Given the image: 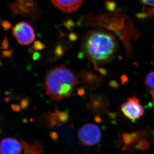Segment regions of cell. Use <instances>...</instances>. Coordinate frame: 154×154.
<instances>
[{"label": "cell", "mask_w": 154, "mask_h": 154, "mask_svg": "<svg viewBox=\"0 0 154 154\" xmlns=\"http://www.w3.org/2000/svg\"><path fill=\"white\" fill-rule=\"evenodd\" d=\"M144 4L149 6H154V0H141Z\"/></svg>", "instance_id": "13"}, {"label": "cell", "mask_w": 154, "mask_h": 154, "mask_svg": "<svg viewBox=\"0 0 154 154\" xmlns=\"http://www.w3.org/2000/svg\"><path fill=\"white\" fill-rule=\"evenodd\" d=\"M121 110L125 116L132 120L140 119L144 113L143 107L135 97L128 99L122 105Z\"/></svg>", "instance_id": "5"}, {"label": "cell", "mask_w": 154, "mask_h": 154, "mask_svg": "<svg viewBox=\"0 0 154 154\" xmlns=\"http://www.w3.org/2000/svg\"><path fill=\"white\" fill-rule=\"evenodd\" d=\"M52 4L63 12L71 13L77 11L84 0H51Z\"/></svg>", "instance_id": "7"}, {"label": "cell", "mask_w": 154, "mask_h": 154, "mask_svg": "<svg viewBox=\"0 0 154 154\" xmlns=\"http://www.w3.org/2000/svg\"><path fill=\"white\" fill-rule=\"evenodd\" d=\"M28 100L27 99H22L20 104V107L22 109H25L28 106Z\"/></svg>", "instance_id": "11"}, {"label": "cell", "mask_w": 154, "mask_h": 154, "mask_svg": "<svg viewBox=\"0 0 154 154\" xmlns=\"http://www.w3.org/2000/svg\"><path fill=\"white\" fill-rule=\"evenodd\" d=\"M44 45L39 41H36L34 42L33 48L36 50H41L44 48Z\"/></svg>", "instance_id": "10"}, {"label": "cell", "mask_w": 154, "mask_h": 154, "mask_svg": "<svg viewBox=\"0 0 154 154\" xmlns=\"http://www.w3.org/2000/svg\"><path fill=\"white\" fill-rule=\"evenodd\" d=\"M39 54L37 53H35V54H34V55H33V59H34V60H36L38 59V58L39 57Z\"/></svg>", "instance_id": "15"}, {"label": "cell", "mask_w": 154, "mask_h": 154, "mask_svg": "<svg viewBox=\"0 0 154 154\" xmlns=\"http://www.w3.org/2000/svg\"><path fill=\"white\" fill-rule=\"evenodd\" d=\"M63 53V51L62 48L61 47H58L56 49L55 54V55L57 57H60L62 55Z\"/></svg>", "instance_id": "12"}, {"label": "cell", "mask_w": 154, "mask_h": 154, "mask_svg": "<svg viewBox=\"0 0 154 154\" xmlns=\"http://www.w3.org/2000/svg\"><path fill=\"white\" fill-rule=\"evenodd\" d=\"M78 135L80 141L83 144L88 146L97 144L102 137L99 127L93 123H87L81 127Z\"/></svg>", "instance_id": "3"}, {"label": "cell", "mask_w": 154, "mask_h": 154, "mask_svg": "<svg viewBox=\"0 0 154 154\" xmlns=\"http://www.w3.org/2000/svg\"><path fill=\"white\" fill-rule=\"evenodd\" d=\"M79 83L73 72L62 66L51 69L45 78L43 87L45 93L54 101H59L70 96Z\"/></svg>", "instance_id": "1"}, {"label": "cell", "mask_w": 154, "mask_h": 154, "mask_svg": "<svg viewBox=\"0 0 154 154\" xmlns=\"http://www.w3.org/2000/svg\"><path fill=\"white\" fill-rule=\"evenodd\" d=\"M146 83L149 88L154 90V72H151L147 75Z\"/></svg>", "instance_id": "9"}, {"label": "cell", "mask_w": 154, "mask_h": 154, "mask_svg": "<svg viewBox=\"0 0 154 154\" xmlns=\"http://www.w3.org/2000/svg\"><path fill=\"white\" fill-rule=\"evenodd\" d=\"M23 143L14 138H6L0 142V154H21Z\"/></svg>", "instance_id": "6"}, {"label": "cell", "mask_w": 154, "mask_h": 154, "mask_svg": "<svg viewBox=\"0 0 154 154\" xmlns=\"http://www.w3.org/2000/svg\"><path fill=\"white\" fill-rule=\"evenodd\" d=\"M54 114L59 124L65 123L69 119V114L66 111H60L56 109Z\"/></svg>", "instance_id": "8"}, {"label": "cell", "mask_w": 154, "mask_h": 154, "mask_svg": "<svg viewBox=\"0 0 154 154\" xmlns=\"http://www.w3.org/2000/svg\"><path fill=\"white\" fill-rule=\"evenodd\" d=\"M13 34L19 44L28 45L35 40V31L33 27L26 22L17 23L13 28Z\"/></svg>", "instance_id": "4"}, {"label": "cell", "mask_w": 154, "mask_h": 154, "mask_svg": "<svg viewBox=\"0 0 154 154\" xmlns=\"http://www.w3.org/2000/svg\"><path fill=\"white\" fill-rule=\"evenodd\" d=\"M116 45L115 39L111 34L95 30L86 34L82 48L88 59L96 63L110 59L115 52Z\"/></svg>", "instance_id": "2"}, {"label": "cell", "mask_w": 154, "mask_h": 154, "mask_svg": "<svg viewBox=\"0 0 154 154\" xmlns=\"http://www.w3.org/2000/svg\"><path fill=\"white\" fill-rule=\"evenodd\" d=\"M11 108L15 111H19L21 110V108L20 106L16 105H11Z\"/></svg>", "instance_id": "14"}]
</instances>
